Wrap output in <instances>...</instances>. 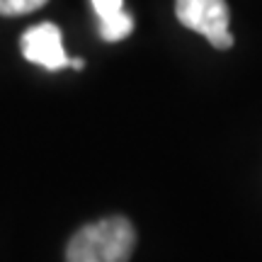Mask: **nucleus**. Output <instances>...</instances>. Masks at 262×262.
<instances>
[{
	"mask_svg": "<svg viewBox=\"0 0 262 262\" xmlns=\"http://www.w3.org/2000/svg\"><path fill=\"white\" fill-rule=\"evenodd\" d=\"M93 8L97 12V17L104 19V17H112L117 12L124 10V0H93Z\"/></svg>",
	"mask_w": 262,
	"mask_h": 262,
	"instance_id": "6",
	"label": "nucleus"
},
{
	"mask_svg": "<svg viewBox=\"0 0 262 262\" xmlns=\"http://www.w3.org/2000/svg\"><path fill=\"white\" fill-rule=\"evenodd\" d=\"M134 32V17H131L126 10L117 12L112 17L100 19V37L104 41H122Z\"/></svg>",
	"mask_w": 262,
	"mask_h": 262,
	"instance_id": "4",
	"label": "nucleus"
},
{
	"mask_svg": "<svg viewBox=\"0 0 262 262\" xmlns=\"http://www.w3.org/2000/svg\"><path fill=\"white\" fill-rule=\"evenodd\" d=\"M68 66H73V68H75V71H83V58H71V63H68Z\"/></svg>",
	"mask_w": 262,
	"mask_h": 262,
	"instance_id": "7",
	"label": "nucleus"
},
{
	"mask_svg": "<svg viewBox=\"0 0 262 262\" xmlns=\"http://www.w3.org/2000/svg\"><path fill=\"white\" fill-rule=\"evenodd\" d=\"M19 47H22V56L29 63H37L47 71H61L71 63V58L63 51L61 29L54 22H41L29 27L19 39Z\"/></svg>",
	"mask_w": 262,
	"mask_h": 262,
	"instance_id": "3",
	"label": "nucleus"
},
{
	"mask_svg": "<svg viewBox=\"0 0 262 262\" xmlns=\"http://www.w3.org/2000/svg\"><path fill=\"white\" fill-rule=\"evenodd\" d=\"M175 15L180 25L204 34L214 49H231L233 34L228 32V5L226 0H175Z\"/></svg>",
	"mask_w": 262,
	"mask_h": 262,
	"instance_id": "2",
	"label": "nucleus"
},
{
	"mask_svg": "<svg viewBox=\"0 0 262 262\" xmlns=\"http://www.w3.org/2000/svg\"><path fill=\"white\" fill-rule=\"evenodd\" d=\"M49 0H0V15L5 17H17V15H29L47 5Z\"/></svg>",
	"mask_w": 262,
	"mask_h": 262,
	"instance_id": "5",
	"label": "nucleus"
},
{
	"mask_svg": "<svg viewBox=\"0 0 262 262\" xmlns=\"http://www.w3.org/2000/svg\"><path fill=\"white\" fill-rule=\"evenodd\" d=\"M136 231L129 219L110 216L83 226L66 248V262H129Z\"/></svg>",
	"mask_w": 262,
	"mask_h": 262,
	"instance_id": "1",
	"label": "nucleus"
}]
</instances>
